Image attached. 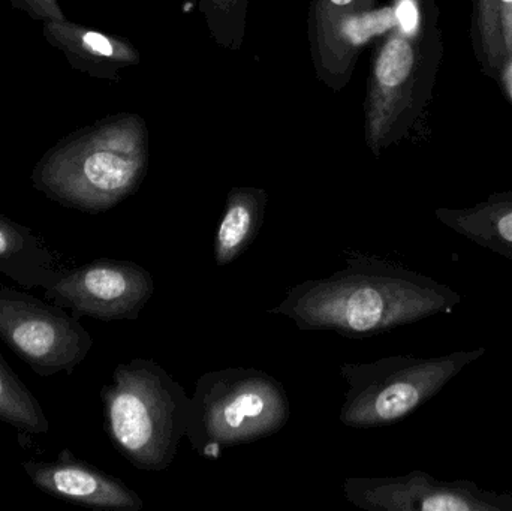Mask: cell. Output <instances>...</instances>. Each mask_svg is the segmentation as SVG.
<instances>
[{
  "mask_svg": "<svg viewBox=\"0 0 512 511\" xmlns=\"http://www.w3.org/2000/svg\"><path fill=\"white\" fill-rule=\"evenodd\" d=\"M343 257L342 270L294 285L268 314L289 318L301 332L363 339L450 314L462 303L453 288L402 264L351 249Z\"/></svg>",
  "mask_w": 512,
  "mask_h": 511,
  "instance_id": "cell-1",
  "label": "cell"
},
{
  "mask_svg": "<svg viewBox=\"0 0 512 511\" xmlns=\"http://www.w3.org/2000/svg\"><path fill=\"white\" fill-rule=\"evenodd\" d=\"M111 380L101 392L111 443L138 470H167L186 437L191 398L152 359L120 363Z\"/></svg>",
  "mask_w": 512,
  "mask_h": 511,
  "instance_id": "cell-2",
  "label": "cell"
},
{
  "mask_svg": "<svg viewBox=\"0 0 512 511\" xmlns=\"http://www.w3.org/2000/svg\"><path fill=\"white\" fill-rule=\"evenodd\" d=\"M291 402L285 387L258 368H225L198 378L186 420V437L203 458L255 443L285 428Z\"/></svg>",
  "mask_w": 512,
  "mask_h": 511,
  "instance_id": "cell-3",
  "label": "cell"
},
{
  "mask_svg": "<svg viewBox=\"0 0 512 511\" xmlns=\"http://www.w3.org/2000/svg\"><path fill=\"white\" fill-rule=\"evenodd\" d=\"M486 353L481 347L436 357L388 356L370 363H343L340 375L348 390L340 423L352 429L394 425L435 398Z\"/></svg>",
  "mask_w": 512,
  "mask_h": 511,
  "instance_id": "cell-4",
  "label": "cell"
},
{
  "mask_svg": "<svg viewBox=\"0 0 512 511\" xmlns=\"http://www.w3.org/2000/svg\"><path fill=\"white\" fill-rule=\"evenodd\" d=\"M143 170V156L128 132L105 128L57 147L45 156L33 179L54 200L98 213L128 197Z\"/></svg>",
  "mask_w": 512,
  "mask_h": 511,
  "instance_id": "cell-5",
  "label": "cell"
},
{
  "mask_svg": "<svg viewBox=\"0 0 512 511\" xmlns=\"http://www.w3.org/2000/svg\"><path fill=\"white\" fill-rule=\"evenodd\" d=\"M0 338L41 377L71 374L93 347L90 333L62 306L2 284Z\"/></svg>",
  "mask_w": 512,
  "mask_h": 511,
  "instance_id": "cell-6",
  "label": "cell"
},
{
  "mask_svg": "<svg viewBox=\"0 0 512 511\" xmlns=\"http://www.w3.org/2000/svg\"><path fill=\"white\" fill-rule=\"evenodd\" d=\"M153 294L155 281L146 267L113 258L60 272L45 287V296L54 305L99 321L137 320Z\"/></svg>",
  "mask_w": 512,
  "mask_h": 511,
  "instance_id": "cell-7",
  "label": "cell"
},
{
  "mask_svg": "<svg viewBox=\"0 0 512 511\" xmlns=\"http://www.w3.org/2000/svg\"><path fill=\"white\" fill-rule=\"evenodd\" d=\"M342 489L349 504L367 511H512V494L486 491L469 480H439L424 471L348 477Z\"/></svg>",
  "mask_w": 512,
  "mask_h": 511,
  "instance_id": "cell-8",
  "label": "cell"
},
{
  "mask_svg": "<svg viewBox=\"0 0 512 511\" xmlns=\"http://www.w3.org/2000/svg\"><path fill=\"white\" fill-rule=\"evenodd\" d=\"M444 57L441 29L420 38L394 32L382 45L375 63V80L384 98V128H405L414 122L430 98Z\"/></svg>",
  "mask_w": 512,
  "mask_h": 511,
  "instance_id": "cell-9",
  "label": "cell"
},
{
  "mask_svg": "<svg viewBox=\"0 0 512 511\" xmlns=\"http://www.w3.org/2000/svg\"><path fill=\"white\" fill-rule=\"evenodd\" d=\"M35 488L57 500L93 509L141 511L144 501L116 477L62 453L56 461H27L23 464Z\"/></svg>",
  "mask_w": 512,
  "mask_h": 511,
  "instance_id": "cell-10",
  "label": "cell"
},
{
  "mask_svg": "<svg viewBox=\"0 0 512 511\" xmlns=\"http://www.w3.org/2000/svg\"><path fill=\"white\" fill-rule=\"evenodd\" d=\"M435 216L460 236L512 260V191L495 192L471 207H439Z\"/></svg>",
  "mask_w": 512,
  "mask_h": 511,
  "instance_id": "cell-11",
  "label": "cell"
},
{
  "mask_svg": "<svg viewBox=\"0 0 512 511\" xmlns=\"http://www.w3.org/2000/svg\"><path fill=\"white\" fill-rule=\"evenodd\" d=\"M267 194L261 189H236L228 195L227 209L215 236L216 266L236 261L258 236L264 221Z\"/></svg>",
  "mask_w": 512,
  "mask_h": 511,
  "instance_id": "cell-12",
  "label": "cell"
},
{
  "mask_svg": "<svg viewBox=\"0 0 512 511\" xmlns=\"http://www.w3.org/2000/svg\"><path fill=\"white\" fill-rule=\"evenodd\" d=\"M0 273L27 287H47L60 272L45 246L27 228L0 219Z\"/></svg>",
  "mask_w": 512,
  "mask_h": 511,
  "instance_id": "cell-13",
  "label": "cell"
},
{
  "mask_svg": "<svg viewBox=\"0 0 512 511\" xmlns=\"http://www.w3.org/2000/svg\"><path fill=\"white\" fill-rule=\"evenodd\" d=\"M0 422L29 435L47 434L50 422L26 384L0 356Z\"/></svg>",
  "mask_w": 512,
  "mask_h": 511,
  "instance_id": "cell-14",
  "label": "cell"
},
{
  "mask_svg": "<svg viewBox=\"0 0 512 511\" xmlns=\"http://www.w3.org/2000/svg\"><path fill=\"white\" fill-rule=\"evenodd\" d=\"M472 45L484 74L499 78L507 69L498 0H472Z\"/></svg>",
  "mask_w": 512,
  "mask_h": 511,
  "instance_id": "cell-15",
  "label": "cell"
},
{
  "mask_svg": "<svg viewBox=\"0 0 512 511\" xmlns=\"http://www.w3.org/2000/svg\"><path fill=\"white\" fill-rule=\"evenodd\" d=\"M45 33L62 47L69 48L75 53L90 54L96 57H117L122 54L120 45L111 41L108 36L92 30L81 29L75 24L66 23L65 20H48L45 24Z\"/></svg>",
  "mask_w": 512,
  "mask_h": 511,
  "instance_id": "cell-16",
  "label": "cell"
},
{
  "mask_svg": "<svg viewBox=\"0 0 512 511\" xmlns=\"http://www.w3.org/2000/svg\"><path fill=\"white\" fill-rule=\"evenodd\" d=\"M397 20L393 6H385L370 14L348 18L342 23V35L354 45L366 44L375 36L384 35L388 30L396 29Z\"/></svg>",
  "mask_w": 512,
  "mask_h": 511,
  "instance_id": "cell-17",
  "label": "cell"
},
{
  "mask_svg": "<svg viewBox=\"0 0 512 511\" xmlns=\"http://www.w3.org/2000/svg\"><path fill=\"white\" fill-rule=\"evenodd\" d=\"M501 18L502 41H504L507 68L512 63V0H498Z\"/></svg>",
  "mask_w": 512,
  "mask_h": 511,
  "instance_id": "cell-18",
  "label": "cell"
},
{
  "mask_svg": "<svg viewBox=\"0 0 512 511\" xmlns=\"http://www.w3.org/2000/svg\"><path fill=\"white\" fill-rule=\"evenodd\" d=\"M24 2L39 17L48 18V20H65L56 0H24Z\"/></svg>",
  "mask_w": 512,
  "mask_h": 511,
  "instance_id": "cell-19",
  "label": "cell"
},
{
  "mask_svg": "<svg viewBox=\"0 0 512 511\" xmlns=\"http://www.w3.org/2000/svg\"><path fill=\"white\" fill-rule=\"evenodd\" d=\"M354 2V0H331V3H334V5H348V3Z\"/></svg>",
  "mask_w": 512,
  "mask_h": 511,
  "instance_id": "cell-20",
  "label": "cell"
}]
</instances>
